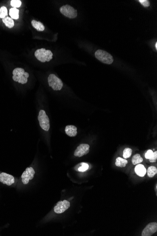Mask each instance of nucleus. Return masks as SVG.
Masks as SVG:
<instances>
[{
  "mask_svg": "<svg viewBox=\"0 0 157 236\" xmlns=\"http://www.w3.org/2000/svg\"><path fill=\"white\" fill-rule=\"evenodd\" d=\"M12 78L15 82H18L22 84H26L28 82V78L29 75L28 72H25L23 68H18L14 69L13 71Z\"/></svg>",
  "mask_w": 157,
  "mask_h": 236,
  "instance_id": "nucleus-1",
  "label": "nucleus"
},
{
  "mask_svg": "<svg viewBox=\"0 0 157 236\" xmlns=\"http://www.w3.org/2000/svg\"><path fill=\"white\" fill-rule=\"evenodd\" d=\"M35 55L37 60L42 62H49L53 58V53L51 50H46L44 48L37 50Z\"/></svg>",
  "mask_w": 157,
  "mask_h": 236,
  "instance_id": "nucleus-2",
  "label": "nucleus"
},
{
  "mask_svg": "<svg viewBox=\"0 0 157 236\" xmlns=\"http://www.w3.org/2000/svg\"><path fill=\"white\" fill-rule=\"evenodd\" d=\"M95 57L99 61L106 64H112L113 62V58L111 54L105 50H98L95 51Z\"/></svg>",
  "mask_w": 157,
  "mask_h": 236,
  "instance_id": "nucleus-3",
  "label": "nucleus"
},
{
  "mask_svg": "<svg viewBox=\"0 0 157 236\" xmlns=\"http://www.w3.org/2000/svg\"><path fill=\"white\" fill-rule=\"evenodd\" d=\"M48 82L49 86L55 91H59L63 86L62 80L57 77L54 74H50L48 77Z\"/></svg>",
  "mask_w": 157,
  "mask_h": 236,
  "instance_id": "nucleus-4",
  "label": "nucleus"
},
{
  "mask_svg": "<svg viewBox=\"0 0 157 236\" xmlns=\"http://www.w3.org/2000/svg\"><path fill=\"white\" fill-rule=\"evenodd\" d=\"M38 120L39 121L40 125L42 129L45 131H48L50 128V120L45 111L43 110H41L40 111L38 116Z\"/></svg>",
  "mask_w": 157,
  "mask_h": 236,
  "instance_id": "nucleus-5",
  "label": "nucleus"
},
{
  "mask_svg": "<svg viewBox=\"0 0 157 236\" xmlns=\"http://www.w3.org/2000/svg\"><path fill=\"white\" fill-rule=\"evenodd\" d=\"M62 14L70 18H74L77 16V11L70 5H63L60 8Z\"/></svg>",
  "mask_w": 157,
  "mask_h": 236,
  "instance_id": "nucleus-6",
  "label": "nucleus"
},
{
  "mask_svg": "<svg viewBox=\"0 0 157 236\" xmlns=\"http://www.w3.org/2000/svg\"><path fill=\"white\" fill-rule=\"evenodd\" d=\"M35 171L33 167H28L22 174V181L24 184H28L29 181L31 180L34 177Z\"/></svg>",
  "mask_w": 157,
  "mask_h": 236,
  "instance_id": "nucleus-7",
  "label": "nucleus"
},
{
  "mask_svg": "<svg viewBox=\"0 0 157 236\" xmlns=\"http://www.w3.org/2000/svg\"><path fill=\"white\" fill-rule=\"evenodd\" d=\"M70 207V203L66 200L60 201L54 208L55 213H62L67 210Z\"/></svg>",
  "mask_w": 157,
  "mask_h": 236,
  "instance_id": "nucleus-8",
  "label": "nucleus"
},
{
  "mask_svg": "<svg viewBox=\"0 0 157 236\" xmlns=\"http://www.w3.org/2000/svg\"><path fill=\"white\" fill-rule=\"evenodd\" d=\"M90 146L87 144H81L77 148L74 155L77 157H81L88 154L89 151Z\"/></svg>",
  "mask_w": 157,
  "mask_h": 236,
  "instance_id": "nucleus-9",
  "label": "nucleus"
},
{
  "mask_svg": "<svg viewBox=\"0 0 157 236\" xmlns=\"http://www.w3.org/2000/svg\"><path fill=\"white\" fill-rule=\"evenodd\" d=\"M157 230V222H151L148 224L143 230L142 236H152Z\"/></svg>",
  "mask_w": 157,
  "mask_h": 236,
  "instance_id": "nucleus-10",
  "label": "nucleus"
},
{
  "mask_svg": "<svg viewBox=\"0 0 157 236\" xmlns=\"http://www.w3.org/2000/svg\"><path fill=\"white\" fill-rule=\"evenodd\" d=\"M0 181L3 183L10 186L14 183L15 179L12 175L2 173L0 174Z\"/></svg>",
  "mask_w": 157,
  "mask_h": 236,
  "instance_id": "nucleus-11",
  "label": "nucleus"
},
{
  "mask_svg": "<svg viewBox=\"0 0 157 236\" xmlns=\"http://www.w3.org/2000/svg\"><path fill=\"white\" fill-rule=\"evenodd\" d=\"M66 134L70 137H75L77 134V128L73 125H67L65 128Z\"/></svg>",
  "mask_w": 157,
  "mask_h": 236,
  "instance_id": "nucleus-12",
  "label": "nucleus"
},
{
  "mask_svg": "<svg viewBox=\"0 0 157 236\" xmlns=\"http://www.w3.org/2000/svg\"><path fill=\"white\" fill-rule=\"evenodd\" d=\"M135 172L137 175L140 177L144 176L146 173V169L144 167V166L141 164L137 165L135 167Z\"/></svg>",
  "mask_w": 157,
  "mask_h": 236,
  "instance_id": "nucleus-13",
  "label": "nucleus"
},
{
  "mask_svg": "<svg viewBox=\"0 0 157 236\" xmlns=\"http://www.w3.org/2000/svg\"><path fill=\"white\" fill-rule=\"evenodd\" d=\"M31 23L33 28L36 29L37 31H43L45 29V26L41 22L33 20L31 22Z\"/></svg>",
  "mask_w": 157,
  "mask_h": 236,
  "instance_id": "nucleus-14",
  "label": "nucleus"
},
{
  "mask_svg": "<svg viewBox=\"0 0 157 236\" xmlns=\"http://www.w3.org/2000/svg\"><path fill=\"white\" fill-rule=\"evenodd\" d=\"M128 161L127 160L122 159V157H118L116 160L115 165L118 167H125Z\"/></svg>",
  "mask_w": 157,
  "mask_h": 236,
  "instance_id": "nucleus-15",
  "label": "nucleus"
},
{
  "mask_svg": "<svg viewBox=\"0 0 157 236\" xmlns=\"http://www.w3.org/2000/svg\"><path fill=\"white\" fill-rule=\"evenodd\" d=\"M3 21L5 26L9 28H11L14 26V21L10 17H6L3 18Z\"/></svg>",
  "mask_w": 157,
  "mask_h": 236,
  "instance_id": "nucleus-16",
  "label": "nucleus"
},
{
  "mask_svg": "<svg viewBox=\"0 0 157 236\" xmlns=\"http://www.w3.org/2000/svg\"><path fill=\"white\" fill-rule=\"evenodd\" d=\"M88 165L85 163H81L75 167V169L78 172H85L88 169Z\"/></svg>",
  "mask_w": 157,
  "mask_h": 236,
  "instance_id": "nucleus-17",
  "label": "nucleus"
},
{
  "mask_svg": "<svg viewBox=\"0 0 157 236\" xmlns=\"http://www.w3.org/2000/svg\"><path fill=\"white\" fill-rule=\"evenodd\" d=\"M19 10L12 8L10 10V15L12 19H18L19 18Z\"/></svg>",
  "mask_w": 157,
  "mask_h": 236,
  "instance_id": "nucleus-18",
  "label": "nucleus"
},
{
  "mask_svg": "<svg viewBox=\"0 0 157 236\" xmlns=\"http://www.w3.org/2000/svg\"><path fill=\"white\" fill-rule=\"evenodd\" d=\"M146 172L147 173L148 176L150 178H152L157 174V168L153 166H151L148 168Z\"/></svg>",
  "mask_w": 157,
  "mask_h": 236,
  "instance_id": "nucleus-19",
  "label": "nucleus"
},
{
  "mask_svg": "<svg viewBox=\"0 0 157 236\" xmlns=\"http://www.w3.org/2000/svg\"><path fill=\"white\" fill-rule=\"evenodd\" d=\"M143 161V158L139 154L134 155L133 158H132V162L134 165H137V164H138V163H141Z\"/></svg>",
  "mask_w": 157,
  "mask_h": 236,
  "instance_id": "nucleus-20",
  "label": "nucleus"
},
{
  "mask_svg": "<svg viewBox=\"0 0 157 236\" xmlns=\"http://www.w3.org/2000/svg\"><path fill=\"white\" fill-rule=\"evenodd\" d=\"M132 154V150L130 148H126L123 151V156L124 159H127L129 158L131 156Z\"/></svg>",
  "mask_w": 157,
  "mask_h": 236,
  "instance_id": "nucleus-21",
  "label": "nucleus"
},
{
  "mask_svg": "<svg viewBox=\"0 0 157 236\" xmlns=\"http://www.w3.org/2000/svg\"><path fill=\"white\" fill-rule=\"evenodd\" d=\"M8 16L7 9L5 6H2L0 8V18H4Z\"/></svg>",
  "mask_w": 157,
  "mask_h": 236,
  "instance_id": "nucleus-22",
  "label": "nucleus"
},
{
  "mask_svg": "<svg viewBox=\"0 0 157 236\" xmlns=\"http://www.w3.org/2000/svg\"><path fill=\"white\" fill-rule=\"evenodd\" d=\"M11 4L13 8H17L21 7V1L19 0H12L11 1Z\"/></svg>",
  "mask_w": 157,
  "mask_h": 236,
  "instance_id": "nucleus-23",
  "label": "nucleus"
},
{
  "mask_svg": "<svg viewBox=\"0 0 157 236\" xmlns=\"http://www.w3.org/2000/svg\"><path fill=\"white\" fill-rule=\"evenodd\" d=\"M157 160V151H155L153 152V154L152 155L150 159H149V161L151 163H155Z\"/></svg>",
  "mask_w": 157,
  "mask_h": 236,
  "instance_id": "nucleus-24",
  "label": "nucleus"
},
{
  "mask_svg": "<svg viewBox=\"0 0 157 236\" xmlns=\"http://www.w3.org/2000/svg\"><path fill=\"white\" fill-rule=\"evenodd\" d=\"M138 1L144 7H148L150 5V1L148 0H139Z\"/></svg>",
  "mask_w": 157,
  "mask_h": 236,
  "instance_id": "nucleus-25",
  "label": "nucleus"
},
{
  "mask_svg": "<svg viewBox=\"0 0 157 236\" xmlns=\"http://www.w3.org/2000/svg\"><path fill=\"white\" fill-rule=\"evenodd\" d=\"M153 154V152L152 151V150H148L147 152L145 153V158L147 159H149L152 156Z\"/></svg>",
  "mask_w": 157,
  "mask_h": 236,
  "instance_id": "nucleus-26",
  "label": "nucleus"
},
{
  "mask_svg": "<svg viewBox=\"0 0 157 236\" xmlns=\"http://www.w3.org/2000/svg\"><path fill=\"white\" fill-rule=\"evenodd\" d=\"M155 47H156V50H157V43L156 42V43H155Z\"/></svg>",
  "mask_w": 157,
  "mask_h": 236,
  "instance_id": "nucleus-27",
  "label": "nucleus"
}]
</instances>
